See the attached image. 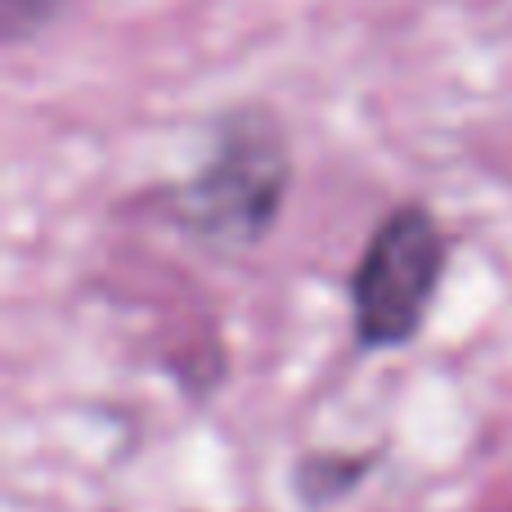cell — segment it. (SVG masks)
Masks as SVG:
<instances>
[{"label": "cell", "instance_id": "1", "mask_svg": "<svg viewBox=\"0 0 512 512\" xmlns=\"http://www.w3.org/2000/svg\"><path fill=\"white\" fill-rule=\"evenodd\" d=\"M292 185L288 135L265 108L216 122L207 158L176 194V221L212 248H256L274 230Z\"/></svg>", "mask_w": 512, "mask_h": 512}, {"label": "cell", "instance_id": "2", "mask_svg": "<svg viewBox=\"0 0 512 512\" xmlns=\"http://www.w3.org/2000/svg\"><path fill=\"white\" fill-rule=\"evenodd\" d=\"M450 265V234L432 207L400 203L369 234L351 270V333L360 351H400L427 324Z\"/></svg>", "mask_w": 512, "mask_h": 512}, {"label": "cell", "instance_id": "3", "mask_svg": "<svg viewBox=\"0 0 512 512\" xmlns=\"http://www.w3.org/2000/svg\"><path fill=\"white\" fill-rule=\"evenodd\" d=\"M373 454H306L297 463V495L306 504H333L364 481Z\"/></svg>", "mask_w": 512, "mask_h": 512}, {"label": "cell", "instance_id": "4", "mask_svg": "<svg viewBox=\"0 0 512 512\" xmlns=\"http://www.w3.org/2000/svg\"><path fill=\"white\" fill-rule=\"evenodd\" d=\"M63 5L68 0H0V36H5V45L36 36Z\"/></svg>", "mask_w": 512, "mask_h": 512}]
</instances>
